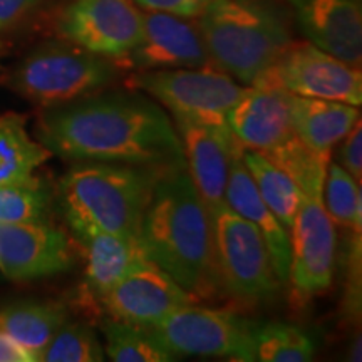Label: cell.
<instances>
[{
    "mask_svg": "<svg viewBox=\"0 0 362 362\" xmlns=\"http://www.w3.org/2000/svg\"><path fill=\"white\" fill-rule=\"evenodd\" d=\"M129 84L160 101L175 121L216 126L226 124V115L245 89L214 64L139 71Z\"/></svg>",
    "mask_w": 362,
    "mask_h": 362,
    "instance_id": "6",
    "label": "cell"
},
{
    "mask_svg": "<svg viewBox=\"0 0 362 362\" xmlns=\"http://www.w3.org/2000/svg\"><path fill=\"white\" fill-rule=\"evenodd\" d=\"M52 203V188L37 176L0 185V223H47Z\"/></svg>",
    "mask_w": 362,
    "mask_h": 362,
    "instance_id": "25",
    "label": "cell"
},
{
    "mask_svg": "<svg viewBox=\"0 0 362 362\" xmlns=\"http://www.w3.org/2000/svg\"><path fill=\"white\" fill-rule=\"evenodd\" d=\"M291 280L300 298L324 293L336 267V225L322 198L304 197L291 228Z\"/></svg>",
    "mask_w": 362,
    "mask_h": 362,
    "instance_id": "11",
    "label": "cell"
},
{
    "mask_svg": "<svg viewBox=\"0 0 362 362\" xmlns=\"http://www.w3.org/2000/svg\"><path fill=\"white\" fill-rule=\"evenodd\" d=\"M253 83L279 86L302 98L327 99L357 107L362 103L359 67L330 56L310 42L291 44L277 62L262 72Z\"/></svg>",
    "mask_w": 362,
    "mask_h": 362,
    "instance_id": "9",
    "label": "cell"
},
{
    "mask_svg": "<svg viewBox=\"0 0 362 362\" xmlns=\"http://www.w3.org/2000/svg\"><path fill=\"white\" fill-rule=\"evenodd\" d=\"M337 165L354 178L357 183L362 180V128L361 119L357 121L346 138L344 143L339 146L337 151Z\"/></svg>",
    "mask_w": 362,
    "mask_h": 362,
    "instance_id": "31",
    "label": "cell"
},
{
    "mask_svg": "<svg viewBox=\"0 0 362 362\" xmlns=\"http://www.w3.org/2000/svg\"><path fill=\"white\" fill-rule=\"evenodd\" d=\"M66 320L69 312L61 302L17 300L0 305V332L13 339L33 361H40L45 346Z\"/></svg>",
    "mask_w": 362,
    "mask_h": 362,
    "instance_id": "21",
    "label": "cell"
},
{
    "mask_svg": "<svg viewBox=\"0 0 362 362\" xmlns=\"http://www.w3.org/2000/svg\"><path fill=\"white\" fill-rule=\"evenodd\" d=\"M185 166L210 215L226 208V181L235 155L242 144L228 126L176 121Z\"/></svg>",
    "mask_w": 362,
    "mask_h": 362,
    "instance_id": "13",
    "label": "cell"
},
{
    "mask_svg": "<svg viewBox=\"0 0 362 362\" xmlns=\"http://www.w3.org/2000/svg\"><path fill=\"white\" fill-rule=\"evenodd\" d=\"M133 2L148 12H163L183 19H194L202 16L211 0H133Z\"/></svg>",
    "mask_w": 362,
    "mask_h": 362,
    "instance_id": "32",
    "label": "cell"
},
{
    "mask_svg": "<svg viewBox=\"0 0 362 362\" xmlns=\"http://www.w3.org/2000/svg\"><path fill=\"white\" fill-rule=\"evenodd\" d=\"M211 221L220 285L243 304L274 298L282 284L257 226L228 206L211 216Z\"/></svg>",
    "mask_w": 362,
    "mask_h": 362,
    "instance_id": "7",
    "label": "cell"
},
{
    "mask_svg": "<svg viewBox=\"0 0 362 362\" xmlns=\"http://www.w3.org/2000/svg\"><path fill=\"white\" fill-rule=\"evenodd\" d=\"M74 264V248L61 228L47 223H0V272L11 280L52 277Z\"/></svg>",
    "mask_w": 362,
    "mask_h": 362,
    "instance_id": "12",
    "label": "cell"
},
{
    "mask_svg": "<svg viewBox=\"0 0 362 362\" xmlns=\"http://www.w3.org/2000/svg\"><path fill=\"white\" fill-rule=\"evenodd\" d=\"M37 138L52 155L69 161L160 170L185 166L178 131L168 115L138 93H96L45 107Z\"/></svg>",
    "mask_w": 362,
    "mask_h": 362,
    "instance_id": "1",
    "label": "cell"
},
{
    "mask_svg": "<svg viewBox=\"0 0 362 362\" xmlns=\"http://www.w3.org/2000/svg\"><path fill=\"white\" fill-rule=\"evenodd\" d=\"M116 76L111 59L71 42H47L30 52L7 76L6 84L45 110L101 93Z\"/></svg>",
    "mask_w": 362,
    "mask_h": 362,
    "instance_id": "5",
    "label": "cell"
},
{
    "mask_svg": "<svg viewBox=\"0 0 362 362\" xmlns=\"http://www.w3.org/2000/svg\"><path fill=\"white\" fill-rule=\"evenodd\" d=\"M163 171L123 163L86 161L67 171L59 183L62 215L71 230L94 226L139 240L144 211Z\"/></svg>",
    "mask_w": 362,
    "mask_h": 362,
    "instance_id": "3",
    "label": "cell"
},
{
    "mask_svg": "<svg viewBox=\"0 0 362 362\" xmlns=\"http://www.w3.org/2000/svg\"><path fill=\"white\" fill-rule=\"evenodd\" d=\"M52 153L27 133V119L19 112L0 115V185L19 183L34 176Z\"/></svg>",
    "mask_w": 362,
    "mask_h": 362,
    "instance_id": "22",
    "label": "cell"
},
{
    "mask_svg": "<svg viewBox=\"0 0 362 362\" xmlns=\"http://www.w3.org/2000/svg\"><path fill=\"white\" fill-rule=\"evenodd\" d=\"M291 116L296 134L317 155L330 158L332 149L361 119L359 107L327 99L291 96Z\"/></svg>",
    "mask_w": 362,
    "mask_h": 362,
    "instance_id": "20",
    "label": "cell"
},
{
    "mask_svg": "<svg viewBox=\"0 0 362 362\" xmlns=\"http://www.w3.org/2000/svg\"><path fill=\"white\" fill-rule=\"evenodd\" d=\"M302 33L315 47L359 67L362 61L361 0H291Z\"/></svg>",
    "mask_w": 362,
    "mask_h": 362,
    "instance_id": "17",
    "label": "cell"
},
{
    "mask_svg": "<svg viewBox=\"0 0 362 362\" xmlns=\"http://www.w3.org/2000/svg\"><path fill=\"white\" fill-rule=\"evenodd\" d=\"M242 160L259 189L262 200L291 233L293 220L305 194L291 176L267 160L262 153L242 148Z\"/></svg>",
    "mask_w": 362,
    "mask_h": 362,
    "instance_id": "23",
    "label": "cell"
},
{
    "mask_svg": "<svg viewBox=\"0 0 362 362\" xmlns=\"http://www.w3.org/2000/svg\"><path fill=\"white\" fill-rule=\"evenodd\" d=\"M175 356L253 362L257 324L228 309L183 305L149 327Z\"/></svg>",
    "mask_w": 362,
    "mask_h": 362,
    "instance_id": "8",
    "label": "cell"
},
{
    "mask_svg": "<svg viewBox=\"0 0 362 362\" xmlns=\"http://www.w3.org/2000/svg\"><path fill=\"white\" fill-rule=\"evenodd\" d=\"M193 302L197 298L181 288L168 274L153 262H146L104 293L99 304L111 319L151 327L173 310Z\"/></svg>",
    "mask_w": 362,
    "mask_h": 362,
    "instance_id": "14",
    "label": "cell"
},
{
    "mask_svg": "<svg viewBox=\"0 0 362 362\" xmlns=\"http://www.w3.org/2000/svg\"><path fill=\"white\" fill-rule=\"evenodd\" d=\"M104 354L115 362H170L176 356L163 346L149 327L126 324L121 320H104Z\"/></svg>",
    "mask_w": 362,
    "mask_h": 362,
    "instance_id": "24",
    "label": "cell"
},
{
    "mask_svg": "<svg viewBox=\"0 0 362 362\" xmlns=\"http://www.w3.org/2000/svg\"><path fill=\"white\" fill-rule=\"evenodd\" d=\"M288 90L267 83H253L226 115V126L243 148L269 155L296 136Z\"/></svg>",
    "mask_w": 362,
    "mask_h": 362,
    "instance_id": "15",
    "label": "cell"
},
{
    "mask_svg": "<svg viewBox=\"0 0 362 362\" xmlns=\"http://www.w3.org/2000/svg\"><path fill=\"white\" fill-rule=\"evenodd\" d=\"M0 362H33V359L13 339L0 332Z\"/></svg>",
    "mask_w": 362,
    "mask_h": 362,
    "instance_id": "34",
    "label": "cell"
},
{
    "mask_svg": "<svg viewBox=\"0 0 362 362\" xmlns=\"http://www.w3.org/2000/svg\"><path fill=\"white\" fill-rule=\"evenodd\" d=\"M71 232L84 252V291L93 300H101L104 293L131 270L149 262L139 240L107 233L94 226H78Z\"/></svg>",
    "mask_w": 362,
    "mask_h": 362,
    "instance_id": "18",
    "label": "cell"
},
{
    "mask_svg": "<svg viewBox=\"0 0 362 362\" xmlns=\"http://www.w3.org/2000/svg\"><path fill=\"white\" fill-rule=\"evenodd\" d=\"M198 29L211 64L245 86L275 64L292 44L277 12L257 0H211Z\"/></svg>",
    "mask_w": 362,
    "mask_h": 362,
    "instance_id": "4",
    "label": "cell"
},
{
    "mask_svg": "<svg viewBox=\"0 0 362 362\" xmlns=\"http://www.w3.org/2000/svg\"><path fill=\"white\" fill-rule=\"evenodd\" d=\"M139 242L148 260L194 298L218 291L214 221L187 166L165 170L144 211Z\"/></svg>",
    "mask_w": 362,
    "mask_h": 362,
    "instance_id": "2",
    "label": "cell"
},
{
    "mask_svg": "<svg viewBox=\"0 0 362 362\" xmlns=\"http://www.w3.org/2000/svg\"><path fill=\"white\" fill-rule=\"evenodd\" d=\"M106 359L96 330L84 322L66 320L40 356L44 362H99Z\"/></svg>",
    "mask_w": 362,
    "mask_h": 362,
    "instance_id": "29",
    "label": "cell"
},
{
    "mask_svg": "<svg viewBox=\"0 0 362 362\" xmlns=\"http://www.w3.org/2000/svg\"><path fill=\"white\" fill-rule=\"evenodd\" d=\"M117 62L136 71L211 64L200 29L183 17L163 12L143 13L141 40Z\"/></svg>",
    "mask_w": 362,
    "mask_h": 362,
    "instance_id": "16",
    "label": "cell"
},
{
    "mask_svg": "<svg viewBox=\"0 0 362 362\" xmlns=\"http://www.w3.org/2000/svg\"><path fill=\"white\" fill-rule=\"evenodd\" d=\"M349 269H347L346 309L351 317L359 315L361 309V230H352L349 243Z\"/></svg>",
    "mask_w": 362,
    "mask_h": 362,
    "instance_id": "30",
    "label": "cell"
},
{
    "mask_svg": "<svg viewBox=\"0 0 362 362\" xmlns=\"http://www.w3.org/2000/svg\"><path fill=\"white\" fill-rule=\"evenodd\" d=\"M264 156L291 176L305 197L322 198L330 158L317 155L298 139L297 134L291 141Z\"/></svg>",
    "mask_w": 362,
    "mask_h": 362,
    "instance_id": "27",
    "label": "cell"
},
{
    "mask_svg": "<svg viewBox=\"0 0 362 362\" xmlns=\"http://www.w3.org/2000/svg\"><path fill=\"white\" fill-rule=\"evenodd\" d=\"M59 34L117 62L141 40L143 12L133 0H74L59 19Z\"/></svg>",
    "mask_w": 362,
    "mask_h": 362,
    "instance_id": "10",
    "label": "cell"
},
{
    "mask_svg": "<svg viewBox=\"0 0 362 362\" xmlns=\"http://www.w3.org/2000/svg\"><path fill=\"white\" fill-rule=\"evenodd\" d=\"M322 202L334 225L347 230H361L362 197L361 183L352 178L336 161L329 163L324 181Z\"/></svg>",
    "mask_w": 362,
    "mask_h": 362,
    "instance_id": "28",
    "label": "cell"
},
{
    "mask_svg": "<svg viewBox=\"0 0 362 362\" xmlns=\"http://www.w3.org/2000/svg\"><path fill=\"white\" fill-rule=\"evenodd\" d=\"M42 0H0V33L12 29Z\"/></svg>",
    "mask_w": 362,
    "mask_h": 362,
    "instance_id": "33",
    "label": "cell"
},
{
    "mask_svg": "<svg viewBox=\"0 0 362 362\" xmlns=\"http://www.w3.org/2000/svg\"><path fill=\"white\" fill-rule=\"evenodd\" d=\"M315 341L298 325L257 324L255 359L262 362H307L314 359Z\"/></svg>",
    "mask_w": 362,
    "mask_h": 362,
    "instance_id": "26",
    "label": "cell"
},
{
    "mask_svg": "<svg viewBox=\"0 0 362 362\" xmlns=\"http://www.w3.org/2000/svg\"><path fill=\"white\" fill-rule=\"evenodd\" d=\"M225 198L226 206L257 226L269 250L272 267L279 282L288 284L292 259L291 233L262 200L247 166L243 165L242 151L233 156L230 165Z\"/></svg>",
    "mask_w": 362,
    "mask_h": 362,
    "instance_id": "19",
    "label": "cell"
}]
</instances>
